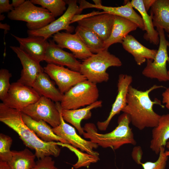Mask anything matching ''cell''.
I'll return each instance as SVG.
<instances>
[{
	"label": "cell",
	"instance_id": "obj_15",
	"mask_svg": "<svg viewBox=\"0 0 169 169\" xmlns=\"http://www.w3.org/2000/svg\"><path fill=\"white\" fill-rule=\"evenodd\" d=\"M132 81V77L131 75L124 74L119 75L117 83V94L112 105L109 115L105 120L97 122V127L100 131H105L114 116L119 114L126 106L128 89Z\"/></svg>",
	"mask_w": 169,
	"mask_h": 169
},
{
	"label": "cell",
	"instance_id": "obj_7",
	"mask_svg": "<svg viewBox=\"0 0 169 169\" xmlns=\"http://www.w3.org/2000/svg\"><path fill=\"white\" fill-rule=\"evenodd\" d=\"M159 33V45L157 54L153 60H146V65L142 71L145 77L151 79H156L160 82L169 81V76L166 68L167 62L169 63L167 48L169 47V42L166 39L164 30L157 28Z\"/></svg>",
	"mask_w": 169,
	"mask_h": 169
},
{
	"label": "cell",
	"instance_id": "obj_17",
	"mask_svg": "<svg viewBox=\"0 0 169 169\" xmlns=\"http://www.w3.org/2000/svg\"><path fill=\"white\" fill-rule=\"evenodd\" d=\"M44 60L48 64L65 66L71 70L79 72L81 63L73 54L64 50L53 40L48 41Z\"/></svg>",
	"mask_w": 169,
	"mask_h": 169
},
{
	"label": "cell",
	"instance_id": "obj_31",
	"mask_svg": "<svg viewBox=\"0 0 169 169\" xmlns=\"http://www.w3.org/2000/svg\"><path fill=\"white\" fill-rule=\"evenodd\" d=\"M34 4L40 5L48 10L55 17L62 16L66 10L65 1L63 0H30Z\"/></svg>",
	"mask_w": 169,
	"mask_h": 169
},
{
	"label": "cell",
	"instance_id": "obj_4",
	"mask_svg": "<svg viewBox=\"0 0 169 169\" xmlns=\"http://www.w3.org/2000/svg\"><path fill=\"white\" fill-rule=\"evenodd\" d=\"M122 65L120 59L105 49L83 60L79 72L87 80L97 84L108 80L109 74L106 72L108 68Z\"/></svg>",
	"mask_w": 169,
	"mask_h": 169
},
{
	"label": "cell",
	"instance_id": "obj_24",
	"mask_svg": "<svg viewBox=\"0 0 169 169\" xmlns=\"http://www.w3.org/2000/svg\"><path fill=\"white\" fill-rule=\"evenodd\" d=\"M32 87L41 96L50 99L55 102H61L64 95L55 86L48 75L42 72L38 76Z\"/></svg>",
	"mask_w": 169,
	"mask_h": 169
},
{
	"label": "cell",
	"instance_id": "obj_45",
	"mask_svg": "<svg viewBox=\"0 0 169 169\" xmlns=\"http://www.w3.org/2000/svg\"><path fill=\"white\" fill-rule=\"evenodd\" d=\"M5 16L3 14H1L0 15V20H3L5 18Z\"/></svg>",
	"mask_w": 169,
	"mask_h": 169
},
{
	"label": "cell",
	"instance_id": "obj_16",
	"mask_svg": "<svg viewBox=\"0 0 169 169\" xmlns=\"http://www.w3.org/2000/svg\"><path fill=\"white\" fill-rule=\"evenodd\" d=\"M114 18V15L104 13L82 19L77 22L78 25L90 30L105 41L110 35Z\"/></svg>",
	"mask_w": 169,
	"mask_h": 169
},
{
	"label": "cell",
	"instance_id": "obj_36",
	"mask_svg": "<svg viewBox=\"0 0 169 169\" xmlns=\"http://www.w3.org/2000/svg\"><path fill=\"white\" fill-rule=\"evenodd\" d=\"M142 154V151L140 146H136L133 149L132 157L138 165H141L142 163L141 160Z\"/></svg>",
	"mask_w": 169,
	"mask_h": 169
},
{
	"label": "cell",
	"instance_id": "obj_37",
	"mask_svg": "<svg viewBox=\"0 0 169 169\" xmlns=\"http://www.w3.org/2000/svg\"><path fill=\"white\" fill-rule=\"evenodd\" d=\"M14 9L12 4L9 3L8 0H0V13L9 12Z\"/></svg>",
	"mask_w": 169,
	"mask_h": 169
},
{
	"label": "cell",
	"instance_id": "obj_11",
	"mask_svg": "<svg viewBox=\"0 0 169 169\" xmlns=\"http://www.w3.org/2000/svg\"><path fill=\"white\" fill-rule=\"evenodd\" d=\"M44 69V72L54 81L58 89L63 94L78 83L87 80L80 72L64 66L48 64Z\"/></svg>",
	"mask_w": 169,
	"mask_h": 169
},
{
	"label": "cell",
	"instance_id": "obj_9",
	"mask_svg": "<svg viewBox=\"0 0 169 169\" xmlns=\"http://www.w3.org/2000/svg\"><path fill=\"white\" fill-rule=\"evenodd\" d=\"M65 1L68 7L62 16L42 28L36 30H28V36H41L47 39L62 30H65L70 33L73 32L75 29L73 26L70 25L72 19L75 15L79 14L82 10L78 5L77 0Z\"/></svg>",
	"mask_w": 169,
	"mask_h": 169
},
{
	"label": "cell",
	"instance_id": "obj_34",
	"mask_svg": "<svg viewBox=\"0 0 169 169\" xmlns=\"http://www.w3.org/2000/svg\"><path fill=\"white\" fill-rule=\"evenodd\" d=\"M12 75L8 70L2 69L0 70V99L3 101L7 96L11 84L10 78Z\"/></svg>",
	"mask_w": 169,
	"mask_h": 169
},
{
	"label": "cell",
	"instance_id": "obj_38",
	"mask_svg": "<svg viewBox=\"0 0 169 169\" xmlns=\"http://www.w3.org/2000/svg\"><path fill=\"white\" fill-rule=\"evenodd\" d=\"M162 102L165 104L166 108L169 109V87L166 88L162 94Z\"/></svg>",
	"mask_w": 169,
	"mask_h": 169
},
{
	"label": "cell",
	"instance_id": "obj_13",
	"mask_svg": "<svg viewBox=\"0 0 169 169\" xmlns=\"http://www.w3.org/2000/svg\"><path fill=\"white\" fill-rule=\"evenodd\" d=\"M53 40L63 49L66 48L73 53L76 58L85 60L93 55L76 33L58 32L53 36Z\"/></svg>",
	"mask_w": 169,
	"mask_h": 169
},
{
	"label": "cell",
	"instance_id": "obj_23",
	"mask_svg": "<svg viewBox=\"0 0 169 169\" xmlns=\"http://www.w3.org/2000/svg\"><path fill=\"white\" fill-rule=\"evenodd\" d=\"M22 115L25 124L43 141L46 142L57 141L69 144L66 141L55 134L52 128L45 121L34 120L22 112Z\"/></svg>",
	"mask_w": 169,
	"mask_h": 169
},
{
	"label": "cell",
	"instance_id": "obj_10",
	"mask_svg": "<svg viewBox=\"0 0 169 169\" xmlns=\"http://www.w3.org/2000/svg\"><path fill=\"white\" fill-rule=\"evenodd\" d=\"M41 97L32 87L17 81L11 84L7 95L2 103L9 107L21 111L37 102Z\"/></svg>",
	"mask_w": 169,
	"mask_h": 169
},
{
	"label": "cell",
	"instance_id": "obj_32",
	"mask_svg": "<svg viewBox=\"0 0 169 169\" xmlns=\"http://www.w3.org/2000/svg\"><path fill=\"white\" fill-rule=\"evenodd\" d=\"M13 142L9 136L0 134V160L8 162L12 157V151L10 150Z\"/></svg>",
	"mask_w": 169,
	"mask_h": 169
},
{
	"label": "cell",
	"instance_id": "obj_33",
	"mask_svg": "<svg viewBox=\"0 0 169 169\" xmlns=\"http://www.w3.org/2000/svg\"><path fill=\"white\" fill-rule=\"evenodd\" d=\"M165 147H161L158 159L155 162L147 161L141 164L143 169H165L168 156L165 155Z\"/></svg>",
	"mask_w": 169,
	"mask_h": 169
},
{
	"label": "cell",
	"instance_id": "obj_27",
	"mask_svg": "<svg viewBox=\"0 0 169 169\" xmlns=\"http://www.w3.org/2000/svg\"><path fill=\"white\" fill-rule=\"evenodd\" d=\"M131 3L132 7L139 12L142 19L146 31L144 35V38L151 44L158 45L160 42L159 33L154 29L152 18L146 11L143 0H132Z\"/></svg>",
	"mask_w": 169,
	"mask_h": 169
},
{
	"label": "cell",
	"instance_id": "obj_14",
	"mask_svg": "<svg viewBox=\"0 0 169 169\" xmlns=\"http://www.w3.org/2000/svg\"><path fill=\"white\" fill-rule=\"evenodd\" d=\"M21 61L23 69L20 78L17 81L24 85L32 87L39 74L44 72V68L19 47L10 46Z\"/></svg>",
	"mask_w": 169,
	"mask_h": 169
},
{
	"label": "cell",
	"instance_id": "obj_43",
	"mask_svg": "<svg viewBox=\"0 0 169 169\" xmlns=\"http://www.w3.org/2000/svg\"><path fill=\"white\" fill-rule=\"evenodd\" d=\"M166 146L168 150L165 151V155L166 156H169V140L167 141Z\"/></svg>",
	"mask_w": 169,
	"mask_h": 169
},
{
	"label": "cell",
	"instance_id": "obj_19",
	"mask_svg": "<svg viewBox=\"0 0 169 169\" xmlns=\"http://www.w3.org/2000/svg\"><path fill=\"white\" fill-rule=\"evenodd\" d=\"M11 35L18 42L19 47L31 57L39 63L44 60L48 44L47 39L38 36H28L22 38Z\"/></svg>",
	"mask_w": 169,
	"mask_h": 169
},
{
	"label": "cell",
	"instance_id": "obj_26",
	"mask_svg": "<svg viewBox=\"0 0 169 169\" xmlns=\"http://www.w3.org/2000/svg\"><path fill=\"white\" fill-rule=\"evenodd\" d=\"M150 16L154 27L169 34V0H155L151 8Z\"/></svg>",
	"mask_w": 169,
	"mask_h": 169
},
{
	"label": "cell",
	"instance_id": "obj_21",
	"mask_svg": "<svg viewBox=\"0 0 169 169\" xmlns=\"http://www.w3.org/2000/svg\"><path fill=\"white\" fill-rule=\"evenodd\" d=\"M102 102L97 100L94 103L81 109L74 110L61 109V113L64 120L73 125L77 130L79 135L84 132L81 122L83 120H88L92 115L91 110L102 106Z\"/></svg>",
	"mask_w": 169,
	"mask_h": 169
},
{
	"label": "cell",
	"instance_id": "obj_6",
	"mask_svg": "<svg viewBox=\"0 0 169 169\" xmlns=\"http://www.w3.org/2000/svg\"><path fill=\"white\" fill-rule=\"evenodd\" d=\"M99 91L96 84L87 80L80 82L64 94L60 102L62 109L74 110L90 105L98 100Z\"/></svg>",
	"mask_w": 169,
	"mask_h": 169
},
{
	"label": "cell",
	"instance_id": "obj_44",
	"mask_svg": "<svg viewBox=\"0 0 169 169\" xmlns=\"http://www.w3.org/2000/svg\"><path fill=\"white\" fill-rule=\"evenodd\" d=\"M95 3V4L96 5H99L102 4L101 1V0H93Z\"/></svg>",
	"mask_w": 169,
	"mask_h": 169
},
{
	"label": "cell",
	"instance_id": "obj_41",
	"mask_svg": "<svg viewBox=\"0 0 169 169\" xmlns=\"http://www.w3.org/2000/svg\"><path fill=\"white\" fill-rule=\"evenodd\" d=\"M0 169H11L8 162L0 160Z\"/></svg>",
	"mask_w": 169,
	"mask_h": 169
},
{
	"label": "cell",
	"instance_id": "obj_2",
	"mask_svg": "<svg viewBox=\"0 0 169 169\" xmlns=\"http://www.w3.org/2000/svg\"><path fill=\"white\" fill-rule=\"evenodd\" d=\"M0 121L15 131L26 146L35 150L38 159L46 156H59L61 150L55 142H46L41 140L24 122L20 110L0 103Z\"/></svg>",
	"mask_w": 169,
	"mask_h": 169
},
{
	"label": "cell",
	"instance_id": "obj_25",
	"mask_svg": "<svg viewBox=\"0 0 169 169\" xmlns=\"http://www.w3.org/2000/svg\"><path fill=\"white\" fill-rule=\"evenodd\" d=\"M150 148L156 155L169 140V114L161 115L157 125L153 128Z\"/></svg>",
	"mask_w": 169,
	"mask_h": 169
},
{
	"label": "cell",
	"instance_id": "obj_8",
	"mask_svg": "<svg viewBox=\"0 0 169 169\" xmlns=\"http://www.w3.org/2000/svg\"><path fill=\"white\" fill-rule=\"evenodd\" d=\"M50 99L42 96L36 102L21 111L36 120H43L55 128L60 123L59 102L54 104Z\"/></svg>",
	"mask_w": 169,
	"mask_h": 169
},
{
	"label": "cell",
	"instance_id": "obj_42",
	"mask_svg": "<svg viewBox=\"0 0 169 169\" xmlns=\"http://www.w3.org/2000/svg\"><path fill=\"white\" fill-rule=\"evenodd\" d=\"M0 28L3 29L4 30V33L6 32L7 33L8 30H9L10 29V26L6 23L3 24L0 23Z\"/></svg>",
	"mask_w": 169,
	"mask_h": 169
},
{
	"label": "cell",
	"instance_id": "obj_39",
	"mask_svg": "<svg viewBox=\"0 0 169 169\" xmlns=\"http://www.w3.org/2000/svg\"><path fill=\"white\" fill-rule=\"evenodd\" d=\"M155 0H143L144 5L146 11L147 12L152 5Z\"/></svg>",
	"mask_w": 169,
	"mask_h": 169
},
{
	"label": "cell",
	"instance_id": "obj_18",
	"mask_svg": "<svg viewBox=\"0 0 169 169\" xmlns=\"http://www.w3.org/2000/svg\"><path fill=\"white\" fill-rule=\"evenodd\" d=\"M78 3L79 4L80 8L82 10L89 8L102 9L106 13L126 18L136 24L143 31L145 30L141 16L135 11L129 1L126 2L124 5L117 7L106 6L102 4L96 5L84 0H79Z\"/></svg>",
	"mask_w": 169,
	"mask_h": 169
},
{
	"label": "cell",
	"instance_id": "obj_40",
	"mask_svg": "<svg viewBox=\"0 0 169 169\" xmlns=\"http://www.w3.org/2000/svg\"><path fill=\"white\" fill-rule=\"evenodd\" d=\"M25 1V0H13L11 4L15 9L20 6Z\"/></svg>",
	"mask_w": 169,
	"mask_h": 169
},
{
	"label": "cell",
	"instance_id": "obj_35",
	"mask_svg": "<svg viewBox=\"0 0 169 169\" xmlns=\"http://www.w3.org/2000/svg\"><path fill=\"white\" fill-rule=\"evenodd\" d=\"M31 169H58L55 166V161L49 156L38 159Z\"/></svg>",
	"mask_w": 169,
	"mask_h": 169
},
{
	"label": "cell",
	"instance_id": "obj_46",
	"mask_svg": "<svg viewBox=\"0 0 169 169\" xmlns=\"http://www.w3.org/2000/svg\"><path fill=\"white\" fill-rule=\"evenodd\" d=\"M167 36H168V38H169V34L167 35ZM168 74L169 76V70L167 71Z\"/></svg>",
	"mask_w": 169,
	"mask_h": 169
},
{
	"label": "cell",
	"instance_id": "obj_29",
	"mask_svg": "<svg viewBox=\"0 0 169 169\" xmlns=\"http://www.w3.org/2000/svg\"><path fill=\"white\" fill-rule=\"evenodd\" d=\"M12 152V158L8 162L11 169H31L35 165L36 156L28 149Z\"/></svg>",
	"mask_w": 169,
	"mask_h": 169
},
{
	"label": "cell",
	"instance_id": "obj_1",
	"mask_svg": "<svg viewBox=\"0 0 169 169\" xmlns=\"http://www.w3.org/2000/svg\"><path fill=\"white\" fill-rule=\"evenodd\" d=\"M165 88L162 85H153L146 91L138 90L131 85L129 87L126 96L125 107L122 110L128 114L132 124L140 130L146 128H154L158 125L161 115L153 109L154 105L164 108L161 101L155 98L152 100L149 95L157 89Z\"/></svg>",
	"mask_w": 169,
	"mask_h": 169
},
{
	"label": "cell",
	"instance_id": "obj_30",
	"mask_svg": "<svg viewBox=\"0 0 169 169\" xmlns=\"http://www.w3.org/2000/svg\"><path fill=\"white\" fill-rule=\"evenodd\" d=\"M55 144L63 147H66L75 153L78 157L77 162L73 165L76 169L81 167H86L89 166L91 163L97 162L99 160V158L89 154L87 153H83L79 150L70 144L64 143L60 142H56Z\"/></svg>",
	"mask_w": 169,
	"mask_h": 169
},
{
	"label": "cell",
	"instance_id": "obj_3",
	"mask_svg": "<svg viewBox=\"0 0 169 169\" xmlns=\"http://www.w3.org/2000/svg\"><path fill=\"white\" fill-rule=\"evenodd\" d=\"M131 123L128 115L123 113L118 118V125L111 132L100 133L94 124L88 123L83 127L84 131L83 136L103 148H110L115 150L125 144L135 145L136 142L129 126Z\"/></svg>",
	"mask_w": 169,
	"mask_h": 169
},
{
	"label": "cell",
	"instance_id": "obj_5",
	"mask_svg": "<svg viewBox=\"0 0 169 169\" xmlns=\"http://www.w3.org/2000/svg\"><path fill=\"white\" fill-rule=\"evenodd\" d=\"M8 17L12 20L27 22L28 30H32L42 28L55 20L48 10L36 6L28 0L8 13Z\"/></svg>",
	"mask_w": 169,
	"mask_h": 169
},
{
	"label": "cell",
	"instance_id": "obj_28",
	"mask_svg": "<svg viewBox=\"0 0 169 169\" xmlns=\"http://www.w3.org/2000/svg\"><path fill=\"white\" fill-rule=\"evenodd\" d=\"M75 33L80 38L85 45L93 54L104 50V41L96 33L87 28L78 25L75 29Z\"/></svg>",
	"mask_w": 169,
	"mask_h": 169
},
{
	"label": "cell",
	"instance_id": "obj_20",
	"mask_svg": "<svg viewBox=\"0 0 169 169\" xmlns=\"http://www.w3.org/2000/svg\"><path fill=\"white\" fill-rule=\"evenodd\" d=\"M121 44L124 49L133 56L139 65L147 60H153L157 52V50L150 49L143 46L131 35L126 36Z\"/></svg>",
	"mask_w": 169,
	"mask_h": 169
},
{
	"label": "cell",
	"instance_id": "obj_12",
	"mask_svg": "<svg viewBox=\"0 0 169 169\" xmlns=\"http://www.w3.org/2000/svg\"><path fill=\"white\" fill-rule=\"evenodd\" d=\"M61 105L60 108V123L55 128H52L54 133L66 141L69 144L80 149L82 151L99 157V154L94 151L99 146L90 141L86 140L78 135L73 127L66 123L64 120L61 113Z\"/></svg>",
	"mask_w": 169,
	"mask_h": 169
},
{
	"label": "cell",
	"instance_id": "obj_22",
	"mask_svg": "<svg viewBox=\"0 0 169 169\" xmlns=\"http://www.w3.org/2000/svg\"><path fill=\"white\" fill-rule=\"evenodd\" d=\"M114 24L110 36L104 41L105 49H108L111 45L122 44L123 39L128 33L136 29L138 26L133 22L123 17L114 15Z\"/></svg>",
	"mask_w": 169,
	"mask_h": 169
}]
</instances>
